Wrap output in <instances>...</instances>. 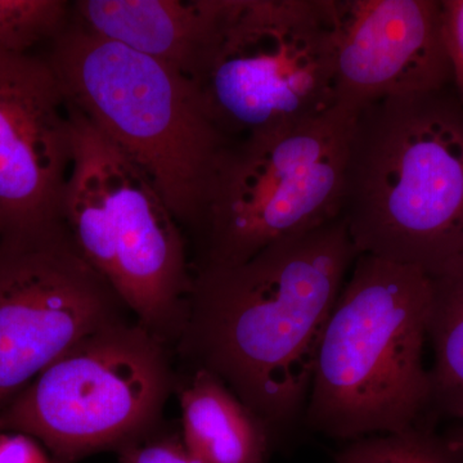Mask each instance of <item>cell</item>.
<instances>
[{
  "label": "cell",
  "mask_w": 463,
  "mask_h": 463,
  "mask_svg": "<svg viewBox=\"0 0 463 463\" xmlns=\"http://www.w3.org/2000/svg\"><path fill=\"white\" fill-rule=\"evenodd\" d=\"M430 277L431 407L463 419V249Z\"/></svg>",
  "instance_id": "14"
},
{
  "label": "cell",
  "mask_w": 463,
  "mask_h": 463,
  "mask_svg": "<svg viewBox=\"0 0 463 463\" xmlns=\"http://www.w3.org/2000/svg\"><path fill=\"white\" fill-rule=\"evenodd\" d=\"M47 60L67 103L147 176L194 236L219 161L234 139L210 120L191 81L71 20L51 43Z\"/></svg>",
  "instance_id": "4"
},
{
  "label": "cell",
  "mask_w": 463,
  "mask_h": 463,
  "mask_svg": "<svg viewBox=\"0 0 463 463\" xmlns=\"http://www.w3.org/2000/svg\"><path fill=\"white\" fill-rule=\"evenodd\" d=\"M62 218L0 233V413L61 355L128 318Z\"/></svg>",
  "instance_id": "9"
},
{
  "label": "cell",
  "mask_w": 463,
  "mask_h": 463,
  "mask_svg": "<svg viewBox=\"0 0 463 463\" xmlns=\"http://www.w3.org/2000/svg\"><path fill=\"white\" fill-rule=\"evenodd\" d=\"M336 105L358 114L390 97L444 90L452 78L441 2L334 0Z\"/></svg>",
  "instance_id": "11"
},
{
  "label": "cell",
  "mask_w": 463,
  "mask_h": 463,
  "mask_svg": "<svg viewBox=\"0 0 463 463\" xmlns=\"http://www.w3.org/2000/svg\"><path fill=\"white\" fill-rule=\"evenodd\" d=\"M74 129L47 57L0 52V228L61 218Z\"/></svg>",
  "instance_id": "10"
},
{
  "label": "cell",
  "mask_w": 463,
  "mask_h": 463,
  "mask_svg": "<svg viewBox=\"0 0 463 463\" xmlns=\"http://www.w3.org/2000/svg\"><path fill=\"white\" fill-rule=\"evenodd\" d=\"M336 463H459L452 444L421 425L392 434L350 441L335 455Z\"/></svg>",
  "instance_id": "15"
},
{
  "label": "cell",
  "mask_w": 463,
  "mask_h": 463,
  "mask_svg": "<svg viewBox=\"0 0 463 463\" xmlns=\"http://www.w3.org/2000/svg\"><path fill=\"white\" fill-rule=\"evenodd\" d=\"M182 437L205 463H268L273 431L216 374H176Z\"/></svg>",
  "instance_id": "13"
},
{
  "label": "cell",
  "mask_w": 463,
  "mask_h": 463,
  "mask_svg": "<svg viewBox=\"0 0 463 463\" xmlns=\"http://www.w3.org/2000/svg\"><path fill=\"white\" fill-rule=\"evenodd\" d=\"M459 449H461L462 452H463V438H462L461 444H459Z\"/></svg>",
  "instance_id": "20"
},
{
  "label": "cell",
  "mask_w": 463,
  "mask_h": 463,
  "mask_svg": "<svg viewBox=\"0 0 463 463\" xmlns=\"http://www.w3.org/2000/svg\"><path fill=\"white\" fill-rule=\"evenodd\" d=\"M71 18L65 0H0V52L32 53L51 44Z\"/></svg>",
  "instance_id": "16"
},
{
  "label": "cell",
  "mask_w": 463,
  "mask_h": 463,
  "mask_svg": "<svg viewBox=\"0 0 463 463\" xmlns=\"http://www.w3.org/2000/svg\"><path fill=\"white\" fill-rule=\"evenodd\" d=\"M0 233H2V228H0Z\"/></svg>",
  "instance_id": "21"
},
{
  "label": "cell",
  "mask_w": 463,
  "mask_h": 463,
  "mask_svg": "<svg viewBox=\"0 0 463 463\" xmlns=\"http://www.w3.org/2000/svg\"><path fill=\"white\" fill-rule=\"evenodd\" d=\"M443 90L355 115L341 218L356 254L431 273L463 249V109Z\"/></svg>",
  "instance_id": "2"
},
{
  "label": "cell",
  "mask_w": 463,
  "mask_h": 463,
  "mask_svg": "<svg viewBox=\"0 0 463 463\" xmlns=\"http://www.w3.org/2000/svg\"><path fill=\"white\" fill-rule=\"evenodd\" d=\"M356 254L343 218L234 267L192 268L174 349L216 374L273 434L306 408L322 332Z\"/></svg>",
  "instance_id": "1"
},
{
  "label": "cell",
  "mask_w": 463,
  "mask_h": 463,
  "mask_svg": "<svg viewBox=\"0 0 463 463\" xmlns=\"http://www.w3.org/2000/svg\"><path fill=\"white\" fill-rule=\"evenodd\" d=\"M443 14V36L448 58L463 100V0L441 2Z\"/></svg>",
  "instance_id": "18"
},
{
  "label": "cell",
  "mask_w": 463,
  "mask_h": 463,
  "mask_svg": "<svg viewBox=\"0 0 463 463\" xmlns=\"http://www.w3.org/2000/svg\"><path fill=\"white\" fill-rule=\"evenodd\" d=\"M175 385L172 347L121 319L45 368L0 413V434L38 439L65 462L118 450L161 428Z\"/></svg>",
  "instance_id": "8"
},
{
  "label": "cell",
  "mask_w": 463,
  "mask_h": 463,
  "mask_svg": "<svg viewBox=\"0 0 463 463\" xmlns=\"http://www.w3.org/2000/svg\"><path fill=\"white\" fill-rule=\"evenodd\" d=\"M212 8L213 0H78L70 20L187 78Z\"/></svg>",
  "instance_id": "12"
},
{
  "label": "cell",
  "mask_w": 463,
  "mask_h": 463,
  "mask_svg": "<svg viewBox=\"0 0 463 463\" xmlns=\"http://www.w3.org/2000/svg\"><path fill=\"white\" fill-rule=\"evenodd\" d=\"M354 118L336 105L317 118L232 141L194 236L192 268L234 267L341 218Z\"/></svg>",
  "instance_id": "7"
},
{
  "label": "cell",
  "mask_w": 463,
  "mask_h": 463,
  "mask_svg": "<svg viewBox=\"0 0 463 463\" xmlns=\"http://www.w3.org/2000/svg\"><path fill=\"white\" fill-rule=\"evenodd\" d=\"M160 429L118 449V463H205L192 452L182 434Z\"/></svg>",
  "instance_id": "17"
},
{
  "label": "cell",
  "mask_w": 463,
  "mask_h": 463,
  "mask_svg": "<svg viewBox=\"0 0 463 463\" xmlns=\"http://www.w3.org/2000/svg\"><path fill=\"white\" fill-rule=\"evenodd\" d=\"M69 109L74 157L61 218L134 319L173 349L192 286L184 231L147 176L84 115Z\"/></svg>",
  "instance_id": "6"
},
{
  "label": "cell",
  "mask_w": 463,
  "mask_h": 463,
  "mask_svg": "<svg viewBox=\"0 0 463 463\" xmlns=\"http://www.w3.org/2000/svg\"><path fill=\"white\" fill-rule=\"evenodd\" d=\"M187 79L230 139L330 111L334 0H213Z\"/></svg>",
  "instance_id": "5"
},
{
  "label": "cell",
  "mask_w": 463,
  "mask_h": 463,
  "mask_svg": "<svg viewBox=\"0 0 463 463\" xmlns=\"http://www.w3.org/2000/svg\"><path fill=\"white\" fill-rule=\"evenodd\" d=\"M430 277L422 268L358 255L317 347L306 422L340 440L421 425L431 408Z\"/></svg>",
  "instance_id": "3"
},
{
  "label": "cell",
  "mask_w": 463,
  "mask_h": 463,
  "mask_svg": "<svg viewBox=\"0 0 463 463\" xmlns=\"http://www.w3.org/2000/svg\"><path fill=\"white\" fill-rule=\"evenodd\" d=\"M0 463H45L35 444L23 434H0Z\"/></svg>",
  "instance_id": "19"
}]
</instances>
